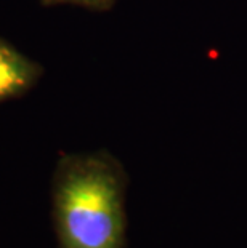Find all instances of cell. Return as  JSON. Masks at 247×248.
I'll list each match as a JSON object with an SVG mask.
<instances>
[{"label":"cell","instance_id":"cell-1","mask_svg":"<svg viewBox=\"0 0 247 248\" xmlns=\"http://www.w3.org/2000/svg\"><path fill=\"white\" fill-rule=\"evenodd\" d=\"M127 186L122 163L108 151L61 154L51 178L58 248H125Z\"/></svg>","mask_w":247,"mask_h":248},{"label":"cell","instance_id":"cell-3","mask_svg":"<svg viewBox=\"0 0 247 248\" xmlns=\"http://www.w3.org/2000/svg\"><path fill=\"white\" fill-rule=\"evenodd\" d=\"M47 5H76L90 10H108L115 0H40Z\"/></svg>","mask_w":247,"mask_h":248},{"label":"cell","instance_id":"cell-2","mask_svg":"<svg viewBox=\"0 0 247 248\" xmlns=\"http://www.w3.org/2000/svg\"><path fill=\"white\" fill-rule=\"evenodd\" d=\"M44 69L37 61L0 37V104L31 92Z\"/></svg>","mask_w":247,"mask_h":248}]
</instances>
